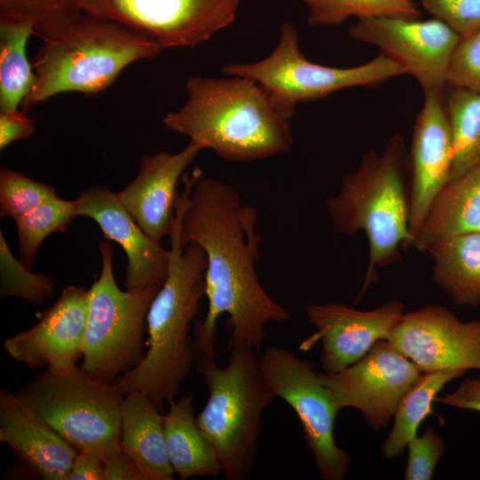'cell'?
<instances>
[{"mask_svg": "<svg viewBox=\"0 0 480 480\" xmlns=\"http://www.w3.org/2000/svg\"><path fill=\"white\" fill-rule=\"evenodd\" d=\"M260 364L275 397L284 400L297 415L318 476L323 480L344 479L351 457L338 446L334 437L340 407L324 386L321 372L315 370L312 362L277 346L262 351Z\"/></svg>", "mask_w": 480, "mask_h": 480, "instance_id": "30bf717a", "label": "cell"}, {"mask_svg": "<svg viewBox=\"0 0 480 480\" xmlns=\"http://www.w3.org/2000/svg\"><path fill=\"white\" fill-rule=\"evenodd\" d=\"M99 248L102 266L99 277L88 290L81 367L93 379L112 384L144 356L148 312L162 284L121 290L113 271V246L101 241Z\"/></svg>", "mask_w": 480, "mask_h": 480, "instance_id": "52a82bcc", "label": "cell"}, {"mask_svg": "<svg viewBox=\"0 0 480 480\" xmlns=\"http://www.w3.org/2000/svg\"><path fill=\"white\" fill-rule=\"evenodd\" d=\"M358 41L377 46L420 84L424 93L444 95L447 75L461 36L436 18L359 19L348 29Z\"/></svg>", "mask_w": 480, "mask_h": 480, "instance_id": "7c38bea8", "label": "cell"}, {"mask_svg": "<svg viewBox=\"0 0 480 480\" xmlns=\"http://www.w3.org/2000/svg\"><path fill=\"white\" fill-rule=\"evenodd\" d=\"M404 309L405 305L399 300L372 310H358L339 303L308 305L306 315L316 328L308 343L321 340L323 370L338 372L364 357L377 341L387 340Z\"/></svg>", "mask_w": 480, "mask_h": 480, "instance_id": "e0dca14e", "label": "cell"}, {"mask_svg": "<svg viewBox=\"0 0 480 480\" xmlns=\"http://www.w3.org/2000/svg\"><path fill=\"white\" fill-rule=\"evenodd\" d=\"M0 441L25 472L44 480H68L78 452L16 391L0 392Z\"/></svg>", "mask_w": 480, "mask_h": 480, "instance_id": "d6986e66", "label": "cell"}, {"mask_svg": "<svg viewBox=\"0 0 480 480\" xmlns=\"http://www.w3.org/2000/svg\"><path fill=\"white\" fill-rule=\"evenodd\" d=\"M120 443L145 480L174 478L164 442L163 415L154 402L142 393L124 395Z\"/></svg>", "mask_w": 480, "mask_h": 480, "instance_id": "44dd1931", "label": "cell"}, {"mask_svg": "<svg viewBox=\"0 0 480 480\" xmlns=\"http://www.w3.org/2000/svg\"><path fill=\"white\" fill-rule=\"evenodd\" d=\"M78 11V0H0V17L32 20L35 33Z\"/></svg>", "mask_w": 480, "mask_h": 480, "instance_id": "d6a6232c", "label": "cell"}, {"mask_svg": "<svg viewBox=\"0 0 480 480\" xmlns=\"http://www.w3.org/2000/svg\"><path fill=\"white\" fill-rule=\"evenodd\" d=\"M387 340L424 372L480 371V320L462 322L441 305L404 313Z\"/></svg>", "mask_w": 480, "mask_h": 480, "instance_id": "5bb4252c", "label": "cell"}, {"mask_svg": "<svg viewBox=\"0 0 480 480\" xmlns=\"http://www.w3.org/2000/svg\"><path fill=\"white\" fill-rule=\"evenodd\" d=\"M163 428L170 463L180 479L217 476L220 467L216 453L199 428L192 396L170 403L163 415Z\"/></svg>", "mask_w": 480, "mask_h": 480, "instance_id": "603a6c76", "label": "cell"}, {"mask_svg": "<svg viewBox=\"0 0 480 480\" xmlns=\"http://www.w3.org/2000/svg\"><path fill=\"white\" fill-rule=\"evenodd\" d=\"M452 159V137L444 96L424 93L408 156L410 248L433 202L450 181Z\"/></svg>", "mask_w": 480, "mask_h": 480, "instance_id": "2e32d148", "label": "cell"}, {"mask_svg": "<svg viewBox=\"0 0 480 480\" xmlns=\"http://www.w3.org/2000/svg\"><path fill=\"white\" fill-rule=\"evenodd\" d=\"M463 371L423 372L402 397L395 412L393 427L381 446V453L391 460L402 455L418 428L430 414L437 394L451 380L463 376Z\"/></svg>", "mask_w": 480, "mask_h": 480, "instance_id": "484cf974", "label": "cell"}, {"mask_svg": "<svg viewBox=\"0 0 480 480\" xmlns=\"http://www.w3.org/2000/svg\"><path fill=\"white\" fill-rule=\"evenodd\" d=\"M36 36L43 43L34 59L36 81L22 110L67 92L97 94L109 88L131 63L162 51L150 36L118 21L78 11Z\"/></svg>", "mask_w": 480, "mask_h": 480, "instance_id": "277c9868", "label": "cell"}, {"mask_svg": "<svg viewBox=\"0 0 480 480\" xmlns=\"http://www.w3.org/2000/svg\"><path fill=\"white\" fill-rule=\"evenodd\" d=\"M181 108L163 123L230 162H251L287 153L293 143L289 120L253 80L191 76Z\"/></svg>", "mask_w": 480, "mask_h": 480, "instance_id": "3957f363", "label": "cell"}, {"mask_svg": "<svg viewBox=\"0 0 480 480\" xmlns=\"http://www.w3.org/2000/svg\"><path fill=\"white\" fill-rule=\"evenodd\" d=\"M423 7L461 36L480 29V0H420Z\"/></svg>", "mask_w": 480, "mask_h": 480, "instance_id": "e575fe53", "label": "cell"}, {"mask_svg": "<svg viewBox=\"0 0 480 480\" xmlns=\"http://www.w3.org/2000/svg\"><path fill=\"white\" fill-rule=\"evenodd\" d=\"M408 460L405 480H430L436 464L444 455L446 445L432 427L421 436H415L407 444Z\"/></svg>", "mask_w": 480, "mask_h": 480, "instance_id": "836d02e7", "label": "cell"}, {"mask_svg": "<svg viewBox=\"0 0 480 480\" xmlns=\"http://www.w3.org/2000/svg\"><path fill=\"white\" fill-rule=\"evenodd\" d=\"M447 88L444 102L453 146L450 183L480 164V93Z\"/></svg>", "mask_w": 480, "mask_h": 480, "instance_id": "4316f807", "label": "cell"}, {"mask_svg": "<svg viewBox=\"0 0 480 480\" xmlns=\"http://www.w3.org/2000/svg\"><path fill=\"white\" fill-rule=\"evenodd\" d=\"M88 303L89 291L76 285L65 287L35 325L3 342L4 349L30 369L47 366L53 372L75 370L82 356Z\"/></svg>", "mask_w": 480, "mask_h": 480, "instance_id": "9a60e30c", "label": "cell"}, {"mask_svg": "<svg viewBox=\"0 0 480 480\" xmlns=\"http://www.w3.org/2000/svg\"><path fill=\"white\" fill-rule=\"evenodd\" d=\"M242 0H78L81 11L136 29L162 48L194 47L231 25Z\"/></svg>", "mask_w": 480, "mask_h": 480, "instance_id": "8fae6325", "label": "cell"}, {"mask_svg": "<svg viewBox=\"0 0 480 480\" xmlns=\"http://www.w3.org/2000/svg\"><path fill=\"white\" fill-rule=\"evenodd\" d=\"M325 204L336 233L366 236L368 265L358 300L377 280L378 269L399 261L400 250L410 248L409 162L403 137L394 134L381 152L364 154Z\"/></svg>", "mask_w": 480, "mask_h": 480, "instance_id": "5b68a950", "label": "cell"}, {"mask_svg": "<svg viewBox=\"0 0 480 480\" xmlns=\"http://www.w3.org/2000/svg\"><path fill=\"white\" fill-rule=\"evenodd\" d=\"M76 217V200L57 196L15 220L19 252L23 264L31 268L44 240L53 233L66 232Z\"/></svg>", "mask_w": 480, "mask_h": 480, "instance_id": "f1b7e54d", "label": "cell"}, {"mask_svg": "<svg viewBox=\"0 0 480 480\" xmlns=\"http://www.w3.org/2000/svg\"><path fill=\"white\" fill-rule=\"evenodd\" d=\"M16 393L77 451L107 454L121 446L124 395L82 367L68 372L46 370Z\"/></svg>", "mask_w": 480, "mask_h": 480, "instance_id": "9c48e42d", "label": "cell"}, {"mask_svg": "<svg viewBox=\"0 0 480 480\" xmlns=\"http://www.w3.org/2000/svg\"><path fill=\"white\" fill-rule=\"evenodd\" d=\"M436 401L460 409L467 403L480 402V379H466L454 391Z\"/></svg>", "mask_w": 480, "mask_h": 480, "instance_id": "f35d334b", "label": "cell"}, {"mask_svg": "<svg viewBox=\"0 0 480 480\" xmlns=\"http://www.w3.org/2000/svg\"><path fill=\"white\" fill-rule=\"evenodd\" d=\"M52 186L35 180L19 172L0 171V217L14 220L43 203L57 197Z\"/></svg>", "mask_w": 480, "mask_h": 480, "instance_id": "4dcf8cb0", "label": "cell"}, {"mask_svg": "<svg viewBox=\"0 0 480 480\" xmlns=\"http://www.w3.org/2000/svg\"><path fill=\"white\" fill-rule=\"evenodd\" d=\"M423 372L389 340H380L357 362L338 372H321V379L340 409H357L379 431Z\"/></svg>", "mask_w": 480, "mask_h": 480, "instance_id": "4fadbf2b", "label": "cell"}, {"mask_svg": "<svg viewBox=\"0 0 480 480\" xmlns=\"http://www.w3.org/2000/svg\"><path fill=\"white\" fill-rule=\"evenodd\" d=\"M435 283L460 307L480 305V231L444 239L428 251Z\"/></svg>", "mask_w": 480, "mask_h": 480, "instance_id": "cb8c5ba5", "label": "cell"}, {"mask_svg": "<svg viewBox=\"0 0 480 480\" xmlns=\"http://www.w3.org/2000/svg\"><path fill=\"white\" fill-rule=\"evenodd\" d=\"M257 210L244 204L233 186L209 178L196 180L188 196L180 241L195 243L207 258L204 321L193 322L196 354L216 355L217 322L227 314L228 348L247 346L258 351L265 325L291 319L290 313L262 287L256 263L260 257Z\"/></svg>", "mask_w": 480, "mask_h": 480, "instance_id": "6da1fadb", "label": "cell"}, {"mask_svg": "<svg viewBox=\"0 0 480 480\" xmlns=\"http://www.w3.org/2000/svg\"><path fill=\"white\" fill-rule=\"evenodd\" d=\"M221 71L255 81L288 120L300 102L324 98L348 88L375 87L405 75L397 63L383 53L350 68L314 63L301 52L298 33L290 22L282 24L279 41L267 58L254 63H230Z\"/></svg>", "mask_w": 480, "mask_h": 480, "instance_id": "ba28073f", "label": "cell"}, {"mask_svg": "<svg viewBox=\"0 0 480 480\" xmlns=\"http://www.w3.org/2000/svg\"><path fill=\"white\" fill-rule=\"evenodd\" d=\"M35 27L29 19L0 17V112L19 110L34 86L36 74L26 48Z\"/></svg>", "mask_w": 480, "mask_h": 480, "instance_id": "d4e9b609", "label": "cell"}, {"mask_svg": "<svg viewBox=\"0 0 480 480\" xmlns=\"http://www.w3.org/2000/svg\"><path fill=\"white\" fill-rule=\"evenodd\" d=\"M103 480H145V478L120 446L105 455Z\"/></svg>", "mask_w": 480, "mask_h": 480, "instance_id": "74e56055", "label": "cell"}, {"mask_svg": "<svg viewBox=\"0 0 480 480\" xmlns=\"http://www.w3.org/2000/svg\"><path fill=\"white\" fill-rule=\"evenodd\" d=\"M308 9L309 26L338 25L351 17L420 19L412 0H300Z\"/></svg>", "mask_w": 480, "mask_h": 480, "instance_id": "83f0119b", "label": "cell"}, {"mask_svg": "<svg viewBox=\"0 0 480 480\" xmlns=\"http://www.w3.org/2000/svg\"><path fill=\"white\" fill-rule=\"evenodd\" d=\"M203 149L189 140L175 154L159 151L143 155L137 176L116 193L137 224L154 241L159 243L170 235L178 180Z\"/></svg>", "mask_w": 480, "mask_h": 480, "instance_id": "ffe728a7", "label": "cell"}, {"mask_svg": "<svg viewBox=\"0 0 480 480\" xmlns=\"http://www.w3.org/2000/svg\"><path fill=\"white\" fill-rule=\"evenodd\" d=\"M447 87L480 93V29L460 37L449 67Z\"/></svg>", "mask_w": 480, "mask_h": 480, "instance_id": "1f68e13d", "label": "cell"}, {"mask_svg": "<svg viewBox=\"0 0 480 480\" xmlns=\"http://www.w3.org/2000/svg\"><path fill=\"white\" fill-rule=\"evenodd\" d=\"M462 410H471L480 412V402H469L461 406Z\"/></svg>", "mask_w": 480, "mask_h": 480, "instance_id": "ab89813d", "label": "cell"}, {"mask_svg": "<svg viewBox=\"0 0 480 480\" xmlns=\"http://www.w3.org/2000/svg\"><path fill=\"white\" fill-rule=\"evenodd\" d=\"M55 293L53 281L36 274L11 252L3 231H0V295L15 297L30 303L42 304Z\"/></svg>", "mask_w": 480, "mask_h": 480, "instance_id": "f546056e", "label": "cell"}, {"mask_svg": "<svg viewBox=\"0 0 480 480\" xmlns=\"http://www.w3.org/2000/svg\"><path fill=\"white\" fill-rule=\"evenodd\" d=\"M76 204V217L93 220L105 239L116 242L124 251L126 289L144 288L164 281L168 250L140 228L116 193L105 186L93 185L79 192Z\"/></svg>", "mask_w": 480, "mask_h": 480, "instance_id": "ac0fdd59", "label": "cell"}, {"mask_svg": "<svg viewBox=\"0 0 480 480\" xmlns=\"http://www.w3.org/2000/svg\"><path fill=\"white\" fill-rule=\"evenodd\" d=\"M35 132V123L27 111L17 110L0 114V149L11 143L30 137Z\"/></svg>", "mask_w": 480, "mask_h": 480, "instance_id": "d590c367", "label": "cell"}, {"mask_svg": "<svg viewBox=\"0 0 480 480\" xmlns=\"http://www.w3.org/2000/svg\"><path fill=\"white\" fill-rule=\"evenodd\" d=\"M188 193L180 194L174 218L167 274L147 316V351L142 360L112 383L123 395L142 393L161 410L173 401L196 361L190 335L201 299L205 295L207 258L201 246L180 241V228Z\"/></svg>", "mask_w": 480, "mask_h": 480, "instance_id": "7a4b0ae2", "label": "cell"}, {"mask_svg": "<svg viewBox=\"0 0 480 480\" xmlns=\"http://www.w3.org/2000/svg\"><path fill=\"white\" fill-rule=\"evenodd\" d=\"M476 231H480V164L439 193L411 248L428 252L444 239Z\"/></svg>", "mask_w": 480, "mask_h": 480, "instance_id": "7402d4cb", "label": "cell"}, {"mask_svg": "<svg viewBox=\"0 0 480 480\" xmlns=\"http://www.w3.org/2000/svg\"><path fill=\"white\" fill-rule=\"evenodd\" d=\"M228 352L224 367L216 363V355H196L197 370L208 388L207 402L196 422L212 444L225 478L245 480L255 462L264 412L276 397L256 350L237 346Z\"/></svg>", "mask_w": 480, "mask_h": 480, "instance_id": "8992f818", "label": "cell"}, {"mask_svg": "<svg viewBox=\"0 0 480 480\" xmlns=\"http://www.w3.org/2000/svg\"><path fill=\"white\" fill-rule=\"evenodd\" d=\"M105 455L99 450L78 451L68 480H103Z\"/></svg>", "mask_w": 480, "mask_h": 480, "instance_id": "8d00e7d4", "label": "cell"}]
</instances>
